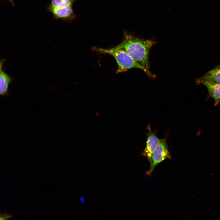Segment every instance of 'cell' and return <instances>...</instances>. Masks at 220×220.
<instances>
[{"instance_id": "cell-1", "label": "cell", "mask_w": 220, "mask_h": 220, "mask_svg": "<svg viewBox=\"0 0 220 220\" xmlns=\"http://www.w3.org/2000/svg\"><path fill=\"white\" fill-rule=\"evenodd\" d=\"M122 42L116 47L125 50L136 61L147 70L148 76H155L150 72L148 56L150 50L156 42L151 39L141 38L124 32Z\"/></svg>"}, {"instance_id": "cell-2", "label": "cell", "mask_w": 220, "mask_h": 220, "mask_svg": "<svg viewBox=\"0 0 220 220\" xmlns=\"http://www.w3.org/2000/svg\"><path fill=\"white\" fill-rule=\"evenodd\" d=\"M92 49L93 51L98 54H107L113 56L115 59L118 65L116 73L124 72L132 68H138L143 70L148 75L146 69L123 49L116 46L110 49L94 47Z\"/></svg>"}, {"instance_id": "cell-3", "label": "cell", "mask_w": 220, "mask_h": 220, "mask_svg": "<svg viewBox=\"0 0 220 220\" xmlns=\"http://www.w3.org/2000/svg\"><path fill=\"white\" fill-rule=\"evenodd\" d=\"M171 158L166 140L160 139L152 155L150 169L147 172V174L150 175L158 164L165 159H170Z\"/></svg>"}, {"instance_id": "cell-4", "label": "cell", "mask_w": 220, "mask_h": 220, "mask_svg": "<svg viewBox=\"0 0 220 220\" xmlns=\"http://www.w3.org/2000/svg\"><path fill=\"white\" fill-rule=\"evenodd\" d=\"M47 9L52 14L54 18L61 19L67 22H72L77 17L74 13L73 6L57 8L47 6Z\"/></svg>"}, {"instance_id": "cell-5", "label": "cell", "mask_w": 220, "mask_h": 220, "mask_svg": "<svg viewBox=\"0 0 220 220\" xmlns=\"http://www.w3.org/2000/svg\"><path fill=\"white\" fill-rule=\"evenodd\" d=\"M147 129L148 130V132L146 133L147 140L146 146L143 154L144 156H146L148 158L150 163L153 153L159 143L160 139L157 136L156 132L151 130L149 125H148Z\"/></svg>"}, {"instance_id": "cell-6", "label": "cell", "mask_w": 220, "mask_h": 220, "mask_svg": "<svg viewBox=\"0 0 220 220\" xmlns=\"http://www.w3.org/2000/svg\"><path fill=\"white\" fill-rule=\"evenodd\" d=\"M204 82L220 84V64L196 80V83L197 84Z\"/></svg>"}, {"instance_id": "cell-7", "label": "cell", "mask_w": 220, "mask_h": 220, "mask_svg": "<svg viewBox=\"0 0 220 220\" xmlns=\"http://www.w3.org/2000/svg\"><path fill=\"white\" fill-rule=\"evenodd\" d=\"M203 84L206 87L208 93V97L213 98L215 101V105L216 106L220 102V84H212L204 82Z\"/></svg>"}, {"instance_id": "cell-8", "label": "cell", "mask_w": 220, "mask_h": 220, "mask_svg": "<svg viewBox=\"0 0 220 220\" xmlns=\"http://www.w3.org/2000/svg\"><path fill=\"white\" fill-rule=\"evenodd\" d=\"M11 80V77L5 72L2 71L0 72V95H5L7 93Z\"/></svg>"}, {"instance_id": "cell-9", "label": "cell", "mask_w": 220, "mask_h": 220, "mask_svg": "<svg viewBox=\"0 0 220 220\" xmlns=\"http://www.w3.org/2000/svg\"><path fill=\"white\" fill-rule=\"evenodd\" d=\"M78 0H50V3L47 6L54 8H60L73 6L74 2Z\"/></svg>"}, {"instance_id": "cell-10", "label": "cell", "mask_w": 220, "mask_h": 220, "mask_svg": "<svg viewBox=\"0 0 220 220\" xmlns=\"http://www.w3.org/2000/svg\"><path fill=\"white\" fill-rule=\"evenodd\" d=\"M12 217L11 214L0 212V220H8Z\"/></svg>"}, {"instance_id": "cell-11", "label": "cell", "mask_w": 220, "mask_h": 220, "mask_svg": "<svg viewBox=\"0 0 220 220\" xmlns=\"http://www.w3.org/2000/svg\"><path fill=\"white\" fill-rule=\"evenodd\" d=\"M3 61V60H0V72L2 71V67Z\"/></svg>"}, {"instance_id": "cell-12", "label": "cell", "mask_w": 220, "mask_h": 220, "mask_svg": "<svg viewBox=\"0 0 220 220\" xmlns=\"http://www.w3.org/2000/svg\"><path fill=\"white\" fill-rule=\"evenodd\" d=\"M79 200L82 203H83L84 202V199L83 197H80L79 199Z\"/></svg>"}, {"instance_id": "cell-13", "label": "cell", "mask_w": 220, "mask_h": 220, "mask_svg": "<svg viewBox=\"0 0 220 220\" xmlns=\"http://www.w3.org/2000/svg\"><path fill=\"white\" fill-rule=\"evenodd\" d=\"M8 1H9L11 3L13 6H14V3L13 0H8Z\"/></svg>"}, {"instance_id": "cell-14", "label": "cell", "mask_w": 220, "mask_h": 220, "mask_svg": "<svg viewBox=\"0 0 220 220\" xmlns=\"http://www.w3.org/2000/svg\"></svg>"}]
</instances>
